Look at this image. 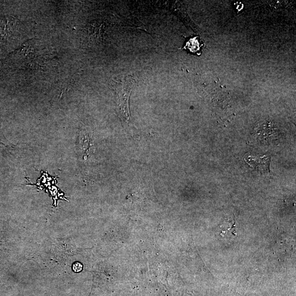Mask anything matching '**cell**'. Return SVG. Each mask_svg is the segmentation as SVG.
Listing matches in <instances>:
<instances>
[{
	"label": "cell",
	"instance_id": "1",
	"mask_svg": "<svg viewBox=\"0 0 296 296\" xmlns=\"http://www.w3.org/2000/svg\"><path fill=\"white\" fill-rule=\"evenodd\" d=\"M135 80L131 76L115 78L112 86L116 95L118 112L123 122H130L129 110V99L132 91Z\"/></svg>",
	"mask_w": 296,
	"mask_h": 296
},
{
	"label": "cell",
	"instance_id": "2",
	"mask_svg": "<svg viewBox=\"0 0 296 296\" xmlns=\"http://www.w3.org/2000/svg\"><path fill=\"white\" fill-rule=\"evenodd\" d=\"M17 22L11 16H4L0 19V38L7 39L15 33L17 29Z\"/></svg>",
	"mask_w": 296,
	"mask_h": 296
},
{
	"label": "cell",
	"instance_id": "3",
	"mask_svg": "<svg viewBox=\"0 0 296 296\" xmlns=\"http://www.w3.org/2000/svg\"><path fill=\"white\" fill-rule=\"evenodd\" d=\"M249 165L253 166L254 168L259 169V165H260L261 170L262 171H268L269 170L270 160L268 158H256L252 157H249L247 161Z\"/></svg>",
	"mask_w": 296,
	"mask_h": 296
},
{
	"label": "cell",
	"instance_id": "4",
	"mask_svg": "<svg viewBox=\"0 0 296 296\" xmlns=\"http://www.w3.org/2000/svg\"><path fill=\"white\" fill-rule=\"evenodd\" d=\"M202 46V44L198 37H195V38H191L188 40L185 49H189L194 53L197 54L198 51H200Z\"/></svg>",
	"mask_w": 296,
	"mask_h": 296
},
{
	"label": "cell",
	"instance_id": "5",
	"mask_svg": "<svg viewBox=\"0 0 296 296\" xmlns=\"http://www.w3.org/2000/svg\"><path fill=\"white\" fill-rule=\"evenodd\" d=\"M73 271L75 272H80L82 270V265L79 262H76L73 265Z\"/></svg>",
	"mask_w": 296,
	"mask_h": 296
},
{
	"label": "cell",
	"instance_id": "6",
	"mask_svg": "<svg viewBox=\"0 0 296 296\" xmlns=\"http://www.w3.org/2000/svg\"><path fill=\"white\" fill-rule=\"evenodd\" d=\"M8 146L1 142H0V150H6L8 149Z\"/></svg>",
	"mask_w": 296,
	"mask_h": 296
}]
</instances>
